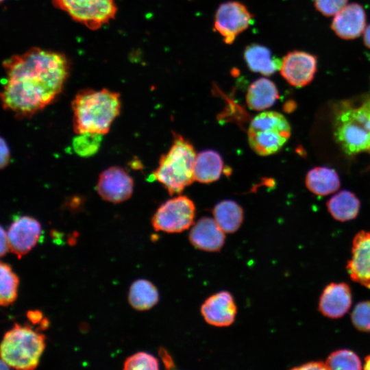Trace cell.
I'll return each mask as SVG.
<instances>
[{
  "mask_svg": "<svg viewBox=\"0 0 370 370\" xmlns=\"http://www.w3.org/2000/svg\"><path fill=\"white\" fill-rule=\"evenodd\" d=\"M5 72L1 100L16 118H30L61 94L71 71L62 52L33 47L2 62Z\"/></svg>",
  "mask_w": 370,
  "mask_h": 370,
  "instance_id": "cell-1",
  "label": "cell"
},
{
  "mask_svg": "<svg viewBox=\"0 0 370 370\" xmlns=\"http://www.w3.org/2000/svg\"><path fill=\"white\" fill-rule=\"evenodd\" d=\"M73 127L77 134H107L121 108L120 94L107 88H84L72 100Z\"/></svg>",
  "mask_w": 370,
  "mask_h": 370,
  "instance_id": "cell-2",
  "label": "cell"
},
{
  "mask_svg": "<svg viewBox=\"0 0 370 370\" xmlns=\"http://www.w3.org/2000/svg\"><path fill=\"white\" fill-rule=\"evenodd\" d=\"M335 139L348 155L370 153V96L341 101L333 115Z\"/></svg>",
  "mask_w": 370,
  "mask_h": 370,
  "instance_id": "cell-3",
  "label": "cell"
},
{
  "mask_svg": "<svg viewBox=\"0 0 370 370\" xmlns=\"http://www.w3.org/2000/svg\"><path fill=\"white\" fill-rule=\"evenodd\" d=\"M169 150L162 155L152 177L162 184L171 195L180 194L195 180V150L182 136L174 134Z\"/></svg>",
  "mask_w": 370,
  "mask_h": 370,
  "instance_id": "cell-4",
  "label": "cell"
},
{
  "mask_svg": "<svg viewBox=\"0 0 370 370\" xmlns=\"http://www.w3.org/2000/svg\"><path fill=\"white\" fill-rule=\"evenodd\" d=\"M45 348V336L29 325L14 323L5 333L1 345V357L10 367L35 369Z\"/></svg>",
  "mask_w": 370,
  "mask_h": 370,
  "instance_id": "cell-5",
  "label": "cell"
},
{
  "mask_svg": "<svg viewBox=\"0 0 370 370\" xmlns=\"http://www.w3.org/2000/svg\"><path fill=\"white\" fill-rule=\"evenodd\" d=\"M291 136V126L285 116L274 111L256 115L247 131L251 148L260 156H269L278 151Z\"/></svg>",
  "mask_w": 370,
  "mask_h": 370,
  "instance_id": "cell-6",
  "label": "cell"
},
{
  "mask_svg": "<svg viewBox=\"0 0 370 370\" xmlns=\"http://www.w3.org/2000/svg\"><path fill=\"white\" fill-rule=\"evenodd\" d=\"M56 8L90 30H97L115 18L114 0H51Z\"/></svg>",
  "mask_w": 370,
  "mask_h": 370,
  "instance_id": "cell-7",
  "label": "cell"
},
{
  "mask_svg": "<svg viewBox=\"0 0 370 370\" xmlns=\"http://www.w3.org/2000/svg\"><path fill=\"white\" fill-rule=\"evenodd\" d=\"M195 206L186 196H177L163 203L154 213L151 223L155 230L178 233L189 228L194 221Z\"/></svg>",
  "mask_w": 370,
  "mask_h": 370,
  "instance_id": "cell-8",
  "label": "cell"
},
{
  "mask_svg": "<svg viewBox=\"0 0 370 370\" xmlns=\"http://www.w3.org/2000/svg\"><path fill=\"white\" fill-rule=\"evenodd\" d=\"M253 21V15L244 4L230 1L221 3L218 8L214 15V27L225 43L230 45L237 36L252 25Z\"/></svg>",
  "mask_w": 370,
  "mask_h": 370,
  "instance_id": "cell-9",
  "label": "cell"
},
{
  "mask_svg": "<svg viewBox=\"0 0 370 370\" xmlns=\"http://www.w3.org/2000/svg\"><path fill=\"white\" fill-rule=\"evenodd\" d=\"M280 73L291 86L301 88L309 84L317 70V57L310 53L295 50L282 60Z\"/></svg>",
  "mask_w": 370,
  "mask_h": 370,
  "instance_id": "cell-10",
  "label": "cell"
},
{
  "mask_svg": "<svg viewBox=\"0 0 370 370\" xmlns=\"http://www.w3.org/2000/svg\"><path fill=\"white\" fill-rule=\"evenodd\" d=\"M97 190L105 201L114 204L121 203L132 196L134 180L122 167L110 166L100 173Z\"/></svg>",
  "mask_w": 370,
  "mask_h": 370,
  "instance_id": "cell-11",
  "label": "cell"
},
{
  "mask_svg": "<svg viewBox=\"0 0 370 370\" xmlns=\"http://www.w3.org/2000/svg\"><path fill=\"white\" fill-rule=\"evenodd\" d=\"M41 232V225L36 219L29 216L17 217L7 232L10 250L21 258L36 245Z\"/></svg>",
  "mask_w": 370,
  "mask_h": 370,
  "instance_id": "cell-12",
  "label": "cell"
},
{
  "mask_svg": "<svg viewBox=\"0 0 370 370\" xmlns=\"http://www.w3.org/2000/svg\"><path fill=\"white\" fill-rule=\"evenodd\" d=\"M347 270L352 280L370 288V232L360 231L353 240Z\"/></svg>",
  "mask_w": 370,
  "mask_h": 370,
  "instance_id": "cell-13",
  "label": "cell"
},
{
  "mask_svg": "<svg viewBox=\"0 0 370 370\" xmlns=\"http://www.w3.org/2000/svg\"><path fill=\"white\" fill-rule=\"evenodd\" d=\"M236 306L232 294L220 291L207 298L201 307L204 320L217 327L230 325L235 319Z\"/></svg>",
  "mask_w": 370,
  "mask_h": 370,
  "instance_id": "cell-14",
  "label": "cell"
},
{
  "mask_svg": "<svg viewBox=\"0 0 370 370\" xmlns=\"http://www.w3.org/2000/svg\"><path fill=\"white\" fill-rule=\"evenodd\" d=\"M366 13L363 7L357 3L347 4L331 23V29L339 38L353 40L363 34L366 28Z\"/></svg>",
  "mask_w": 370,
  "mask_h": 370,
  "instance_id": "cell-15",
  "label": "cell"
},
{
  "mask_svg": "<svg viewBox=\"0 0 370 370\" xmlns=\"http://www.w3.org/2000/svg\"><path fill=\"white\" fill-rule=\"evenodd\" d=\"M352 302V293L345 283H331L323 290L319 310L325 317L337 319L348 312Z\"/></svg>",
  "mask_w": 370,
  "mask_h": 370,
  "instance_id": "cell-16",
  "label": "cell"
},
{
  "mask_svg": "<svg viewBox=\"0 0 370 370\" xmlns=\"http://www.w3.org/2000/svg\"><path fill=\"white\" fill-rule=\"evenodd\" d=\"M224 233L214 219L202 217L193 225L189 234V241L197 249L206 251H218L223 246Z\"/></svg>",
  "mask_w": 370,
  "mask_h": 370,
  "instance_id": "cell-17",
  "label": "cell"
},
{
  "mask_svg": "<svg viewBox=\"0 0 370 370\" xmlns=\"http://www.w3.org/2000/svg\"><path fill=\"white\" fill-rule=\"evenodd\" d=\"M243 56L250 71L266 76L280 70L282 64V60L273 56L268 47L260 44L247 46Z\"/></svg>",
  "mask_w": 370,
  "mask_h": 370,
  "instance_id": "cell-18",
  "label": "cell"
},
{
  "mask_svg": "<svg viewBox=\"0 0 370 370\" xmlns=\"http://www.w3.org/2000/svg\"><path fill=\"white\" fill-rule=\"evenodd\" d=\"M278 98V90L274 82L266 77H260L248 88L246 101L249 108L260 111L271 107Z\"/></svg>",
  "mask_w": 370,
  "mask_h": 370,
  "instance_id": "cell-19",
  "label": "cell"
},
{
  "mask_svg": "<svg viewBox=\"0 0 370 370\" xmlns=\"http://www.w3.org/2000/svg\"><path fill=\"white\" fill-rule=\"evenodd\" d=\"M223 169L220 154L212 149L200 151L196 156L194 166L195 180L209 184L219 179Z\"/></svg>",
  "mask_w": 370,
  "mask_h": 370,
  "instance_id": "cell-20",
  "label": "cell"
},
{
  "mask_svg": "<svg viewBox=\"0 0 370 370\" xmlns=\"http://www.w3.org/2000/svg\"><path fill=\"white\" fill-rule=\"evenodd\" d=\"M306 185L313 194L325 196L338 189L340 180L334 169L320 166L315 167L308 172Z\"/></svg>",
  "mask_w": 370,
  "mask_h": 370,
  "instance_id": "cell-21",
  "label": "cell"
},
{
  "mask_svg": "<svg viewBox=\"0 0 370 370\" xmlns=\"http://www.w3.org/2000/svg\"><path fill=\"white\" fill-rule=\"evenodd\" d=\"M214 219L225 233H234L243 221V208L232 200H223L215 205Z\"/></svg>",
  "mask_w": 370,
  "mask_h": 370,
  "instance_id": "cell-22",
  "label": "cell"
},
{
  "mask_svg": "<svg viewBox=\"0 0 370 370\" xmlns=\"http://www.w3.org/2000/svg\"><path fill=\"white\" fill-rule=\"evenodd\" d=\"M360 201L354 194L342 190L334 195L327 203L330 214L337 221H346L356 217L360 209Z\"/></svg>",
  "mask_w": 370,
  "mask_h": 370,
  "instance_id": "cell-23",
  "label": "cell"
},
{
  "mask_svg": "<svg viewBox=\"0 0 370 370\" xmlns=\"http://www.w3.org/2000/svg\"><path fill=\"white\" fill-rule=\"evenodd\" d=\"M128 300L136 310H146L154 306L159 300L156 287L144 279L136 280L130 288Z\"/></svg>",
  "mask_w": 370,
  "mask_h": 370,
  "instance_id": "cell-24",
  "label": "cell"
},
{
  "mask_svg": "<svg viewBox=\"0 0 370 370\" xmlns=\"http://www.w3.org/2000/svg\"><path fill=\"white\" fill-rule=\"evenodd\" d=\"M0 271V304L3 306H8L17 297L18 278L13 272L10 265L7 263L1 262Z\"/></svg>",
  "mask_w": 370,
  "mask_h": 370,
  "instance_id": "cell-25",
  "label": "cell"
},
{
  "mask_svg": "<svg viewBox=\"0 0 370 370\" xmlns=\"http://www.w3.org/2000/svg\"><path fill=\"white\" fill-rule=\"evenodd\" d=\"M325 363L328 369L359 370L362 369L360 358L349 349H338L332 352Z\"/></svg>",
  "mask_w": 370,
  "mask_h": 370,
  "instance_id": "cell-26",
  "label": "cell"
},
{
  "mask_svg": "<svg viewBox=\"0 0 370 370\" xmlns=\"http://www.w3.org/2000/svg\"><path fill=\"white\" fill-rule=\"evenodd\" d=\"M77 135L73 142V147L77 154L88 157L98 151L102 135L94 133H83Z\"/></svg>",
  "mask_w": 370,
  "mask_h": 370,
  "instance_id": "cell-27",
  "label": "cell"
},
{
  "mask_svg": "<svg viewBox=\"0 0 370 370\" xmlns=\"http://www.w3.org/2000/svg\"><path fill=\"white\" fill-rule=\"evenodd\" d=\"M159 368V362L157 358L153 355L140 352L136 353L128 357L124 362V369H152L156 370Z\"/></svg>",
  "mask_w": 370,
  "mask_h": 370,
  "instance_id": "cell-28",
  "label": "cell"
},
{
  "mask_svg": "<svg viewBox=\"0 0 370 370\" xmlns=\"http://www.w3.org/2000/svg\"><path fill=\"white\" fill-rule=\"evenodd\" d=\"M351 318L356 329L370 332V301L357 304L352 312Z\"/></svg>",
  "mask_w": 370,
  "mask_h": 370,
  "instance_id": "cell-29",
  "label": "cell"
},
{
  "mask_svg": "<svg viewBox=\"0 0 370 370\" xmlns=\"http://www.w3.org/2000/svg\"><path fill=\"white\" fill-rule=\"evenodd\" d=\"M347 2L348 0H313V5L317 11L330 17L338 13Z\"/></svg>",
  "mask_w": 370,
  "mask_h": 370,
  "instance_id": "cell-30",
  "label": "cell"
},
{
  "mask_svg": "<svg viewBox=\"0 0 370 370\" xmlns=\"http://www.w3.org/2000/svg\"><path fill=\"white\" fill-rule=\"evenodd\" d=\"M0 149H1L0 166H1V169H3L10 162V149L8 147V145L6 141L3 138H1Z\"/></svg>",
  "mask_w": 370,
  "mask_h": 370,
  "instance_id": "cell-31",
  "label": "cell"
},
{
  "mask_svg": "<svg viewBox=\"0 0 370 370\" xmlns=\"http://www.w3.org/2000/svg\"><path fill=\"white\" fill-rule=\"evenodd\" d=\"M293 369L299 370H325L328 369V367L325 362L321 361H312L300 365L299 367H296Z\"/></svg>",
  "mask_w": 370,
  "mask_h": 370,
  "instance_id": "cell-32",
  "label": "cell"
},
{
  "mask_svg": "<svg viewBox=\"0 0 370 370\" xmlns=\"http://www.w3.org/2000/svg\"><path fill=\"white\" fill-rule=\"evenodd\" d=\"M159 355L166 369L175 368V364L173 358L166 349L160 347L159 349Z\"/></svg>",
  "mask_w": 370,
  "mask_h": 370,
  "instance_id": "cell-33",
  "label": "cell"
},
{
  "mask_svg": "<svg viewBox=\"0 0 370 370\" xmlns=\"http://www.w3.org/2000/svg\"><path fill=\"white\" fill-rule=\"evenodd\" d=\"M0 243H1V256H3L8 251L9 243L7 232L4 230L3 227H1V233H0Z\"/></svg>",
  "mask_w": 370,
  "mask_h": 370,
  "instance_id": "cell-34",
  "label": "cell"
},
{
  "mask_svg": "<svg viewBox=\"0 0 370 370\" xmlns=\"http://www.w3.org/2000/svg\"><path fill=\"white\" fill-rule=\"evenodd\" d=\"M27 317L33 324L40 323L43 319L42 313L38 310H29Z\"/></svg>",
  "mask_w": 370,
  "mask_h": 370,
  "instance_id": "cell-35",
  "label": "cell"
},
{
  "mask_svg": "<svg viewBox=\"0 0 370 370\" xmlns=\"http://www.w3.org/2000/svg\"><path fill=\"white\" fill-rule=\"evenodd\" d=\"M363 42L365 45L370 49V24L366 27L363 32Z\"/></svg>",
  "mask_w": 370,
  "mask_h": 370,
  "instance_id": "cell-36",
  "label": "cell"
},
{
  "mask_svg": "<svg viewBox=\"0 0 370 370\" xmlns=\"http://www.w3.org/2000/svg\"><path fill=\"white\" fill-rule=\"evenodd\" d=\"M49 326V322L47 318H43L40 323V330H46Z\"/></svg>",
  "mask_w": 370,
  "mask_h": 370,
  "instance_id": "cell-37",
  "label": "cell"
},
{
  "mask_svg": "<svg viewBox=\"0 0 370 370\" xmlns=\"http://www.w3.org/2000/svg\"><path fill=\"white\" fill-rule=\"evenodd\" d=\"M364 369L366 370H370V355L367 356L365 358Z\"/></svg>",
  "mask_w": 370,
  "mask_h": 370,
  "instance_id": "cell-38",
  "label": "cell"
},
{
  "mask_svg": "<svg viewBox=\"0 0 370 370\" xmlns=\"http://www.w3.org/2000/svg\"><path fill=\"white\" fill-rule=\"evenodd\" d=\"M10 366L5 362L3 360L1 359V369H10Z\"/></svg>",
  "mask_w": 370,
  "mask_h": 370,
  "instance_id": "cell-39",
  "label": "cell"
},
{
  "mask_svg": "<svg viewBox=\"0 0 370 370\" xmlns=\"http://www.w3.org/2000/svg\"><path fill=\"white\" fill-rule=\"evenodd\" d=\"M3 1H5V0H1V2H3Z\"/></svg>",
  "mask_w": 370,
  "mask_h": 370,
  "instance_id": "cell-40",
  "label": "cell"
}]
</instances>
